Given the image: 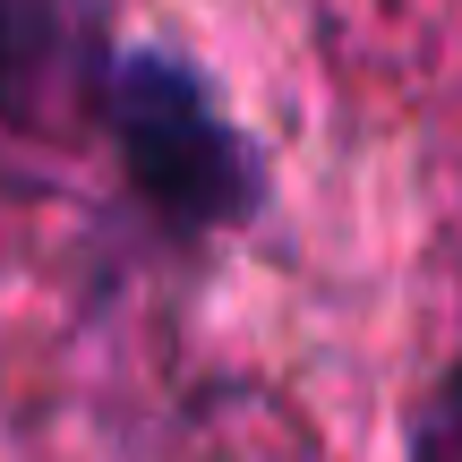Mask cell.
<instances>
[{
  "label": "cell",
  "instance_id": "6da1fadb",
  "mask_svg": "<svg viewBox=\"0 0 462 462\" xmlns=\"http://www.w3.org/2000/svg\"><path fill=\"white\" fill-rule=\"evenodd\" d=\"M103 120H112V154L129 189L163 231L215 240V231H248L265 215V163L189 51L163 43L120 51L103 69Z\"/></svg>",
  "mask_w": 462,
  "mask_h": 462
},
{
  "label": "cell",
  "instance_id": "7a4b0ae2",
  "mask_svg": "<svg viewBox=\"0 0 462 462\" xmlns=\"http://www.w3.org/2000/svg\"><path fill=\"white\" fill-rule=\"evenodd\" d=\"M411 462H462V351L446 360V377L429 385V402L411 420Z\"/></svg>",
  "mask_w": 462,
  "mask_h": 462
}]
</instances>
